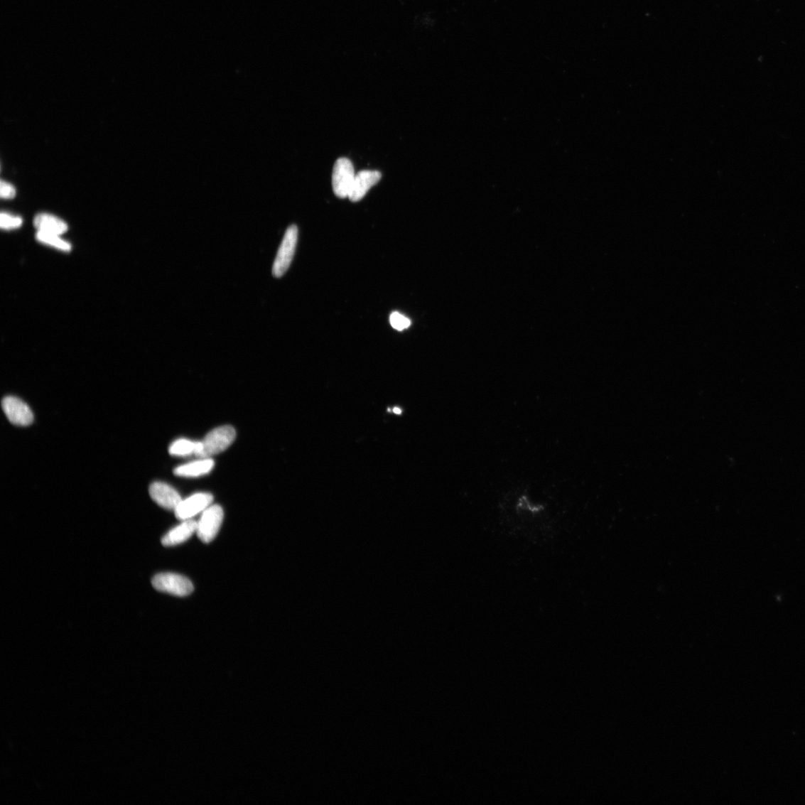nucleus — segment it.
Instances as JSON below:
<instances>
[{
	"mask_svg": "<svg viewBox=\"0 0 805 805\" xmlns=\"http://www.w3.org/2000/svg\"><path fill=\"white\" fill-rule=\"evenodd\" d=\"M196 529L197 522L191 519L185 520L163 536L162 544L165 546H173L183 543L196 533Z\"/></svg>",
	"mask_w": 805,
	"mask_h": 805,
	"instance_id": "obj_10",
	"label": "nucleus"
},
{
	"mask_svg": "<svg viewBox=\"0 0 805 805\" xmlns=\"http://www.w3.org/2000/svg\"><path fill=\"white\" fill-rule=\"evenodd\" d=\"M34 225L38 231L47 232L55 234H63L68 229V226L63 220L48 215L40 214L34 219Z\"/></svg>",
	"mask_w": 805,
	"mask_h": 805,
	"instance_id": "obj_13",
	"label": "nucleus"
},
{
	"mask_svg": "<svg viewBox=\"0 0 805 805\" xmlns=\"http://www.w3.org/2000/svg\"><path fill=\"white\" fill-rule=\"evenodd\" d=\"M393 413L396 414L397 415H400L401 414V409L399 407H397V406L394 407L393 409Z\"/></svg>",
	"mask_w": 805,
	"mask_h": 805,
	"instance_id": "obj_19",
	"label": "nucleus"
},
{
	"mask_svg": "<svg viewBox=\"0 0 805 805\" xmlns=\"http://www.w3.org/2000/svg\"><path fill=\"white\" fill-rule=\"evenodd\" d=\"M2 408L9 421L17 426H28L34 420L31 409L16 397L4 398L2 401Z\"/></svg>",
	"mask_w": 805,
	"mask_h": 805,
	"instance_id": "obj_6",
	"label": "nucleus"
},
{
	"mask_svg": "<svg viewBox=\"0 0 805 805\" xmlns=\"http://www.w3.org/2000/svg\"><path fill=\"white\" fill-rule=\"evenodd\" d=\"M199 447L200 442H193L189 439L180 438L171 445L169 452L175 457H187V455L192 454L195 455Z\"/></svg>",
	"mask_w": 805,
	"mask_h": 805,
	"instance_id": "obj_14",
	"label": "nucleus"
},
{
	"mask_svg": "<svg viewBox=\"0 0 805 805\" xmlns=\"http://www.w3.org/2000/svg\"><path fill=\"white\" fill-rule=\"evenodd\" d=\"M390 324L394 329L401 331L411 325V321L408 318L398 312H394L390 315Z\"/></svg>",
	"mask_w": 805,
	"mask_h": 805,
	"instance_id": "obj_17",
	"label": "nucleus"
},
{
	"mask_svg": "<svg viewBox=\"0 0 805 805\" xmlns=\"http://www.w3.org/2000/svg\"><path fill=\"white\" fill-rule=\"evenodd\" d=\"M0 195L3 199L11 200L16 195V190L8 182L2 180L0 184Z\"/></svg>",
	"mask_w": 805,
	"mask_h": 805,
	"instance_id": "obj_18",
	"label": "nucleus"
},
{
	"mask_svg": "<svg viewBox=\"0 0 805 805\" xmlns=\"http://www.w3.org/2000/svg\"><path fill=\"white\" fill-rule=\"evenodd\" d=\"M382 173L374 171H362L356 174L348 198L353 202L360 201L367 192L378 183Z\"/></svg>",
	"mask_w": 805,
	"mask_h": 805,
	"instance_id": "obj_9",
	"label": "nucleus"
},
{
	"mask_svg": "<svg viewBox=\"0 0 805 805\" xmlns=\"http://www.w3.org/2000/svg\"><path fill=\"white\" fill-rule=\"evenodd\" d=\"M214 497L209 493H197L185 499H182L175 509L178 519L185 521L191 519L196 514L203 512L212 503Z\"/></svg>",
	"mask_w": 805,
	"mask_h": 805,
	"instance_id": "obj_7",
	"label": "nucleus"
},
{
	"mask_svg": "<svg viewBox=\"0 0 805 805\" xmlns=\"http://www.w3.org/2000/svg\"><path fill=\"white\" fill-rule=\"evenodd\" d=\"M23 224V220L20 217H14L7 214V212H2L0 216V225L4 230H13L18 229Z\"/></svg>",
	"mask_w": 805,
	"mask_h": 805,
	"instance_id": "obj_16",
	"label": "nucleus"
},
{
	"mask_svg": "<svg viewBox=\"0 0 805 805\" xmlns=\"http://www.w3.org/2000/svg\"><path fill=\"white\" fill-rule=\"evenodd\" d=\"M353 163L346 158H339L333 166L332 185L339 198H348L355 178Z\"/></svg>",
	"mask_w": 805,
	"mask_h": 805,
	"instance_id": "obj_4",
	"label": "nucleus"
},
{
	"mask_svg": "<svg viewBox=\"0 0 805 805\" xmlns=\"http://www.w3.org/2000/svg\"><path fill=\"white\" fill-rule=\"evenodd\" d=\"M151 583L157 590L178 597L190 595L194 590L193 583L187 577L176 573L158 574Z\"/></svg>",
	"mask_w": 805,
	"mask_h": 805,
	"instance_id": "obj_3",
	"label": "nucleus"
},
{
	"mask_svg": "<svg viewBox=\"0 0 805 805\" xmlns=\"http://www.w3.org/2000/svg\"><path fill=\"white\" fill-rule=\"evenodd\" d=\"M236 431L232 426H222L212 430L200 442V448L196 457L210 458L212 455L223 452L234 441Z\"/></svg>",
	"mask_w": 805,
	"mask_h": 805,
	"instance_id": "obj_1",
	"label": "nucleus"
},
{
	"mask_svg": "<svg viewBox=\"0 0 805 805\" xmlns=\"http://www.w3.org/2000/svg\"><path fill=\"white\" fill-rule=\"evenodd\" d=\"M36 238L39 242L43 243V244L48 245L60 251L70 252L72 248L70 243L60 238L58 234L38 231Z\"/></svg>",
	"mask_w": 805,
	"mask_h": 805,
	"instance_id": "obj_15",
	"label": "nucleus"
},
{
	"mask_svg": "<svg viewBox=\"0 0 805 805\" xmlns=\"http://www.w3.org/2000/svg\"><path fill=\"white\" fill-rule=\"evenodd\" d=\"M214 466V460L209 458H202L201 460L192 462L177 467L174 470V474L176 476L185 477H200L210 472V470Z\"/></svg>",
	"mask_w": 805,
	"mask_h": 805,
	"instance_id": "obj_12",
	"label": "nucleus"
},
{
	"mask_svg": "<svg viewBox=\"0 0 805 805\" xmlns=\"http://www.w3.org/2000/svg\"><path fill=\"white\" fill-rule=\"evenodd\" d=\"M149 494L157 504L168 510L175 511L182 500L179 493L171 485L161 482L151 484Z\"/></svg>",
	"mask_w": 805,
	"mask_h": 805,
	"instance_id": "obj_8",
	"label": "nucleus"
},
{
	"mask_svg": "<svg viewBox=\"0 0 805 805\" xmlns=\"http://www.w3.org/2000/svg\"><path fill=\"white\" fill-rule=\"evenodd\" d=\"M298 234V227L294 225L288 227L286 231L272 267V274L274 277H282L290 268L296 252Z\"/></svg>",
	"mask_w": 805,
	"mask_h": 805,
	"instance_id": "obj_2",
	"label": "nucleus"
},
{
	"mask_svg": "<svg viewBox=\"0 0 805 805\" xmlns=\"http://www.w3.org/2000/svg\"><path fill=\"white\" fill-rule=\"evenodd\" d=\"M224 512L219 505H210L201 516L200 520L197 522V536L205 543H210L217 536L222 521Z\"/></svg>",
	"mask_w": 805,
	"mask_h": 805,
	"instance_id": "obj_5",
	"label": "nucleus"
},
{
	"mask_svg": "<svg viewBox=\"0 0 805 805\" xmlns=\"http://www.w3.org/2000/svg\"><path fill=\"white\" fill-rule=\"evenodd\" d=\"M546 510L544 505L536 503L527 495H522L515 501L514 511L521 517L526 519L541 518Z\"/></svg>",
	"mask_w": 805,
	"mask_h": 805,
	"instance_id": "obj_11",
	"label": "nucleus"
}]
</instances>
